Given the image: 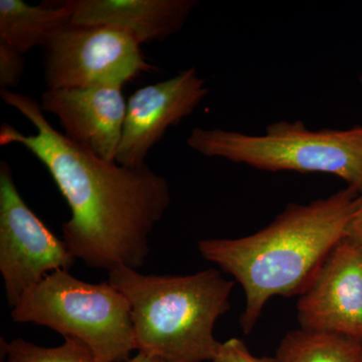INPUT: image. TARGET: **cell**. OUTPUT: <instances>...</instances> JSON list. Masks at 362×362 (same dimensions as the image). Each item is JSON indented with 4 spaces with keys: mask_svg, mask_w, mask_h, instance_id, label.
Instances as JSON below:
<instances>
[{
    "mask_svg": "<svg viewBox=\"0 0 362 362\" xmlns=\"http://www.w3.org/2000/svg\"><path fill=\"white\" fill-rule=\"evenodd\" d=\"M0 96L35 129L26 135L2 124L0 145H21L49 170L71 209L62 230L71 255L108 272L141 268L149 256L150 235L170 204L168 180L147 164L126 168L71 142L52 127L32 97L11 90H0Z\"/></svg>",
    "mask_w": 362,
    "mask_h": 362,
    "instance_id": "cell-1",
    "label": "cell"
},
{
    "mask_svg": "<svg viewBox=\"0 0 362 362\" xmlns=\"http://www.w3.org/2000/svg\"><path fill=\"white\" fill-rule=\"evenodd\" d=\"M361 204L354 188L308 204H290L270 225L247 237L199 242L202 256L240 283L246 307L240 323L250 333L267 302L301 295L345 235Z\"/></svg>",
    "mask_w": 362,
    "mask_h": 362,
    "instance_id": "cell-2",
    "label": "cell"
},
{
    "mask_svg": "<svg viewBox=\"0 0 362 362\" xmlns=\"http://www.w3.org/2000/svg\"><path fill=\"white\" fill-rule=\"evenodd\" d=\"M108 282L129 302L138 352L168 362L213 361L214 326L230 310L233 281L216 269L175 276L120 267L108 272Z\"/></svg>",
    "mask_w": 362,
    "mask_h": 362,
    "instance_id": "cell-3",
    "label": "cell"
},
{
    "mask_svg": "<svg viewBox=\"0 0 362 362\" xmlns=\"http://www.w3.org/2000/svg\"><path fill=\"white\" fill-rule=\"evenodd\" d=\"M187 143L202 156L261 170L338 176L362 192V126L312 131L300 121H281L270 124L263 135L194 128Z\"/></svg>",
    "mask_w": 362,
    "mask_h": 362,
    "instance_id": "cell-4",
    "label": "cell"
},
{
    "mask_svg": "<svg viewBox=\"0 0 362 362\" xmlns=\"http://www.w3.org/2000/svg\"><path fill=\"white\" fill-rule=\"evenodd\" d=\"M11 316L16 323L77 338L104 362H127L136 350L127 298L109 282L90 284L69 271L45 276L11 308Z\"/></svg>",
    "mask_w": 362,
    "mask_h": 362,
    "instance_id": "cell-5",
    "label": "cell"
},
{
    "mask_svg": "<svg viewBox=\"0 0 362 362\" xmlns=\"http://www.w3.org/2000/svg\"><path fill=\"white\" fill-rule=\"evenodd\" d=\"M42 51L47 89L123 87L143 73L158 70L132 35L112 26L70 23Z\"/></svg>",
    "mask_w": 362,
    "mask_h": 362,
    "instance_id": "cell-6",
    "label": "cell"
},
{
    "mask_svg": "<svg viewBox=\"0 0 362 362\" xmlns=\"http://www.w3.org/2000/svg\"><path fill=\"white\" fill-rule=\"evenodd\" d=\"M76 258L25 204L13 170L0 163V273L9 306L57 271H70Z\"/></svg>",
    "mask_w": 362,
    "mask_h": 362,
    "instance_id": "cell-7",
    "label": "cell"
},
{
    "mask_svg": "<svg viewBox=\"0 0 362 362\" xmlns=\"http://www.w3.org/2000/svg\"><path fill=\"white\" fill-rule=\"evenodd\" d=\"M207 94L206 80L194 68L135 90L127 101L117 163L126 168L146 164L150 150L160 141L168 128L192 115Z\"/></svg>",
    "mask_w": 362,
    "mask_h": 362,
    "instance_id": "cell-8",
    "label": "cell"
},
{
    "mask_svg": "<svg viewBox=\"0 0 362 362\" xmlns=\"http://www.w3.org/2000/svg\"><path fill=\"white\" fill-rule=\"evenodd\" d=\"M302 329L362 341V246L343 239L297 304Z\"/></svg>",
    "mask_w": 362,
    "mask_h": 362,
    "instance_id": "cell-9",
    "label": "cell"
},
{
    "mask_svg": "<svg viewBox=\"0 0 362 362\" xmlns=\"http://www.w3.org/2000/svg\"><path fill=\"white\" fill-rule=\"evenodd\" d=\"M122 89L117 86L47 89L40 108L59 119L71 142L103 160L115 161L127 111Z\"/></svg>",
    "mask_w": 362,
    "mask_h": 362,
    "instance_id": "cell-10",
    "label": "cell"
},
{
    "mask_svg": "<svg viewBox=\"0 0 362 362\" xmlns=\"http://www.w3.org/2000/svg\"><path fill=\"white\" fill-rule=\"evenodd\" d=\"M73 25L124 30L140 45L163 42L182 30L197 0H70Z\"/></svg>",
    "mask_w": 362,
    "mask_h": 362,
    "instance_id": "cell-11",
    "label": "cell"
},
{
    "mask_svg": "<svg viewBox=\"0 0 362 362\" xmlns=\"http://www.w3.org/2000/svg\"><path fill=\"white\" fill-rule=\"evenodd\" d=\"M70 0L61 6H32L23 0H0V44L25 54L45 47L62 28L71 23Z\"/></svg>",
    "mask_w": 362,
    "mask_h": 362,
    "instance_id": "cell-12",
    "label": "cell"
},
{
    "mask_svg": "<svg viewBox=\"0 0 362 362\" xmlns=\"http://www.w3.org/2000/svg\"><path fill=\"white\" fill-rule=\"evenodd\" d=\"M270 362H362V341L300 328L285 335Z\"/></svg>",
    "mask_w": 362,
    "mask_h": 362,
    "instance_id": "cell-13",
    "label": "cell"
},
{
    "mask_svg": "<svg viewBox=\"0 0 362 362\" xmlns=\"http://www.w3.org/2000/svg\"><path fill=\"white\" fill-rule=\"evenodd\" d=\"M1 346L6 362H104L84 342L73 337H66L57 347L39 346L23 338L8 343L1 340Z\"/></svg>",
    "mask_w": 362,
    "mask_h": 362,
    "instance_id": "cell-14",
    "label": "cell"
},
{
    "mask_svg": "<svg viewBox=\"0 0 362 362\" xmlns=\"http://www.w3.org/2000/svg\"><path fill=\"white\" fill-rule=\"evenodd\" d=\"M25 65V54L0 44V90H11L20 85Z\"/></svg>",
    "mask_w": 362,
    "mask_h": 362,
    "instance_id": "cell-15",
    "label": "cell"
},
{
    "mask_svg": "<svg viewBox=\"0 0 362 362\" xmlns=\"http://www.w3.org/2000/svg\"><path fill=\"white\" fill-rule=\"evenodd\" d=\"M211 362H270V357L259 358L254 356L244 341L230 338L220 342Z\"/></svg>",
    "mask_w": 362,
    "mask_h": 362,
    "instance_id": "cell-16",
    "label": "cell"
},
{
    "mask_svg": "<svg viewBox=\"0 0 362 362\" xmlns=\"http://www.w3.org/2000/svg\"><path fill=\"white\" fill-rule=\"evenodd\" d=\"M344 239L362 246V192L361 194V204H359L358 209H356V214L350 221Z\"/></svg>",
    "mask_w": 362,
    "mask_h": 362,
    "instance_id": "cell-17",
    "label": "cell"
},
{
    "mask_svg": "<svg viewBox=\"0 0 362 362\" xmlns=\"http://www.w3.org/2000/svg\"><path fill=\"white\" fill-rule=\"evenodd\" d=\"M127 362H168L160 357L149 356V354H142V352H138L135 356L130 358Z\"/></svg>",
    "mask_w": 362,
    "mask_h": 362,
    "instance_id": "cell-18",
    "label": "cell"
},
{
    "mask_svg": "<svg viewBox=\"0 0 362 362\" xmlns=\"http://www.w3.org/2000/svg\"><path fill=\"white\" fill-rule=\"evenodd\" d=\"M359 80H361V85H362V75L361 76V78H359Z\"/></svg>",
    "mask_w": 362,
    "mask_h": 362,
    "instance_id": "cell-19",
    "label": "cell"
}]
</instances>
